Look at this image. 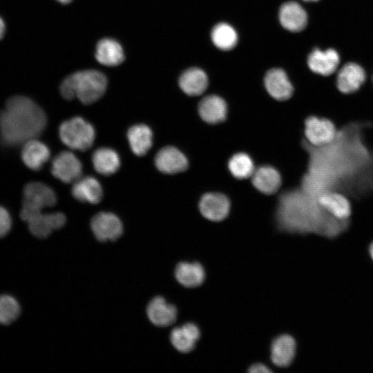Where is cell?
Here are the masks:
<instances>
[{"instance_id":"cell-10","label":"cell","mask_w":373,"mask_h":373,"mask_svg":"<svg viewBox=\"0 0 373 373\" xmlns=\"http://www.w3.org/2000/svg\"><path fill=\"white\" fill-rule=\"evenodd\" d=\"M199 209L204 217L217 222L224 220L227 216L230 203L223 194L209 193L202 197Z\"/></svg>"},{"instance_id":"cell-27","label":"cell","mask_w":373,"mask_h":373,"mask_svg":"<svg viewBox=\"0 0 373 373\" xmlns=\"http://www.w3.org/2000/svg\"><path fill=\"white\" fill-rule=\"evenodd\" d=\"M92 162L95 171L101 175H110L119 168L118 154L109 148H99L92 155Z\"/></svg>"},{"instance_id":"cell-18","label":"cell","mask_w":373,"mask_h":373,"mask_svg":"<svg viewBox=\"0 0 373 373\" xmlns=\"http://www.w3.org/2000/svg\"><path fill=\"white\" fill-rule=\"evenodd\" d=\"M48 147L41 142L32 139L23 144L21 159L30 169L40 170L50 157Z\"/></svg>"},{"instance_id":"cell-9","label":"cell","mask_w":373,"mask_h":373,"mask_svg":"<svg viewBox=\"0 0 373 373\" xmlns=\"http://www.w3.org/2000/svg\"><path fill=\"white\" fill-rule=\"evenodd\" d=\"M157 169L166 174H175L185 171L188 161L184 155L173 146L160 149L155 157Z\"/></svg>"},{"instance_id":"cell-7","label":"cell","mask_w":373,"mask_h":373,"mask_svg":"<svg viewBox=\"0 0 373 373\" xmlns=\"http://www.w3.org/2000/svg\"><path fill=\"white\" fill-rule=\"evenodd\" d=\"M90 227L95 238L101 241L115 240L123 233V226L119 218L114 213L99 212L94 216Z\"/></svg>"},{"instance_id":"cell-34","label":"cell","mask_w":373,"mask_h":373,"mask_svg":"<svg viewBox=\"0 0 373 373\" xmlns=\"http://www.w3.org/2000/svg\"><path fill=\"white\" fill-rule=\"evenodd\" d=\"M369 251H370V255L372 259L373 260V242H372V244L370 246Z\"/></svg>"},{"instance_id":"cell-6","label":"cell","mask_w":373,"mask_h":373,"mask_svg":"<svg viewBox=\"0 0 373 373\" xmlns=\"http://www.w3.org/2000/svg\"><path fill=\"white\" fill-rule=\"evenodd\" d=\"M305 137L314 146H327L336 135L335 125L329 119L311 116L305 120Z\"/></svg>"},{"instance_id":"cell-25","label":"cell","mask_w":373,"mask_h":373,"mask_svg":"<svg viewBox=\"0 0 373 373\" xmlns=\"http://www.w3.org/2000/svg\"><path fill=\"white\" fill-rule=\"evenodd\" d=\"M127 138L132 151L137 156L144 155L153 143V133L145 124L131 126L127 132Z\"/></svg>"},{"instance_id":"cell-35","label":"cell","mask_w":373,"mask_h":373,"mask_svg":"<svg viewBox=\"0 0 373 373\" xmlns=\"http://www.w3.org/2000/svg\"><path fill=\"white\" fill-rule=\"evenodd\" d=\"M57 1H58L59 2L61 3L66 4V3H70L72 0H57Z\"/></svg>"},{"instance_id":"cell-22","label":"cell","mask_w":373,"mask_h":373,"mask_svg":"<svg viewBox=\"0 0 373 373\" xmlns=\"http://www.w3.org/2000/svg\"><path fill=\"white\" fill-rule=\"evenodd\" d=\"M95 58L101 64L115 66L123 62L124 53L119 42L113 39L105 38L97 44Z\"/></svg>"},{"instance_id":"cell-26","label":"cell","mask_w":373,"mask_h":373,"mask_svg":"<svg viewBox=\"0 0 373 373\" xmlns=\"http://www.w3.org/2000/svg\"><path fill=\"white\" fill-rule=\"evenodd\" d=\"M177 280L186 287H195L200 285L204 278L205 272L198 262H180L175 270Z\"/></svg>"},{"instance_id":"cell-13","label":"cell","mask_w":373,"mask_h":373,"mask_svg":"<svg viewBox=\"0 0 373 373\" xmlns=\"http://www.w3.org/2000/svg\"><path fill=\"white\" fill-rule=\"evenodd\" d=\"M340 57L334 49L321 50L314 49L308 56L307 64L312 71L327 76L335 72L338 66Z\"/></svg>"},{"instance_id":"cell-19","label":"cell","mask_w":373,"mask_h":373,"mask_svg":"<svg viewBox=\"0 0 373 373\" xmlns=\"http://www.w3.org/2000/svg\"><path fill=\"white\" fill-rule=\"evenodd\" d=\"M72 195L77 200L90 204L99 203L103 197L101 184L91 176L79 178L72 187Z\"/></svg>"},{"instance_id":"cell-31","label":"cell","mask_w":373,"mask_h":373,"mask_svg":"<svg viewBox=\"0 0 373 373\" xmlns=\"http://www.w3.org/2000/svg\"><path fill=\"white\" fill-rule=\"evenodd\" d=\"M12 218L8 211L0 206V238H4L12 228Z\"/></svg>"},{"instance_id":"cell-5","label":"cell","mask_w":373,"mask_h":373,"mask_svg":"<svg viewBox=\"0 0 373 373\" xmlns=\"http://www.w3.org/2000/svg\"><path fill=\"white\" fill-rule=\"evenodd\" d=\"M30 233L37 238H46L53 231L62 228L66 221L61 212L45 213L42 211L28 216L25 220Z\"/></svg>"},{"instance_id":"cell-2","label":"cell","mask_w":373,"mask_h":373,"mask_svg":"<svg viewBox=\"0 0 373 373\" xmlns=\"http://www.w3.org/2000/svg\"><path fill=\"white\" fill-rule=\"evenodd\" d=\"M107 84V79L102 73L86 70L66 77L60 86V93L66 99L77 97L83 104H90L103 96Z\"/></svg>"},{"instance_id":"cell-17","label":"cell","mask_w":373,"mask_h":373,"mask_svg":"<svg viewBox=\"0 0 373 373\" xmlns=\"http://www.w3.org/2000/svg\"><path fill=\"white\" fill-rule=\"evenodd\" d=\"M147 316L150 321L157 327H167L173 324L177 318V309L169 304L162 297L154 298L148 305Z\"/></svg>"},{"instance_id":"cell-3","label":"cell","mask_w":373,"mask_h":373,"mask_svg":"<svg viewBox=\"0 0 373 373\" xmlns=\"http://www.w3.org/2000/svg\"><path fill=\"white\" fill-rule=\"evenodd\" d=\"M59 137L68 147L82 151L89 149L95 140L93 126L79 117L64 122L59 128Z\"/></svg>"},{"instance_id":"cell-14","label":"cell","mask_w":373,"mask_h":373,"mask_svg":"<svg viewBox=\"0 0 373 373\" xmlns=\"http://www.w3.org/2000/svg\"><path fill=\"white\" fill-rule=\"evenodd\" d=\"M281 25L291 32L303 30L307 23V15L303 8L295 1L283 3L279 10Z\"/></svg>"},{"instance_id":"cell-30","label":"cell","mask_w":373,"mask_h":373,"mask_svg":"<svg viewBox=\"0 0 373 373\" xmlns=\"http://www.w3.org/2000/svg\"><path fill=\"white\" fill-rule=\"evenodd\" d=\"M228 166L231 173L238 179L247 178L251 176L255 171L251 158L244 153L233 155Z\"/></svg>"},{"instance_id":"cell-32","label":"cell","mask_w":373,"mask_h":373,"mask_svg":"<svg viewBox=\"0 0 373 373\" xmlns=\"http://www.w3.org/2000/svg\"><path fill=\"white\" fill-rule=\"evenodd\" d=\"M249 372L250 373H269L271 370L263 364L256 363L249 367Z\"/></svg>"},{"instance_id":"cell-29","label":"cell","mask_w":373,"mask_h":373,"mask_svg":"<svg viewBox=\"0 0 373 373\" xmlns=\"http://www.w3.org/2000/svg\"><path fill=\"white\" fill-rule=\"evenodd\" d=\"M211 39L217 48L228 50L234 48L236 45L238 35L236 30L230 25L220 23L212 29Z\"/></svg>"},{"instance_id":"cell-33","label":"cell","mask_w":373,"mask_h":373,"mask_svg":"<svg viewBox=\"0 0 373 373\" xmlns=\"http://www.w3.org/2000/svg\"><path fill=\"white\" fill-rule=\"evenodd\" d=\"M6 30V26L3 20L0 17V39L3 37Z\"/></svg>"},{"instance_id":"cell-21","label":"cell","mask_w":373,"mask_h":373,"mask_svg":"<svg viewBox=\"0 0 373 373\" xmlns=\"http://www.w3.org/2000/svg\"><path fill=\"white\" fill-rule=\"evenodd\" d=\"M200 335V332L198 326L189 323L173 329L171 333L170 340L178 351L187 353L195 347Z\"/></svg>"},{"instance_id":"cell-11","label":"cell","mask_w":373,"mask_h":373,"mask_svg":"<svg viewBox=\"0 0 373 373\" xmlns=\"http://www.w3.org/2000/svg\"><path fill=\"white\" fill-rule=\"evenodd\" d=\"M318 204L331 216L341 220H346L351 215V204L343 194L327 191L318 198Z\"/></svg>"},{"instance_id":"cell-4","label":"cell","mask_w":373,"mask_h":373,"mask_svg":"<svg viewBox=\"0 0 373 373\" xmlns=\"http://www.w3.org/2000/svg\"><path fill=\"white\" fill-rule=\"evenodd\" d=\"M56 203L57 195L50 186L39 182H29L23 188L20 218L24 221L28 216Z\"/></svg>"},{"instance_id":"cell-23","label":"cell","mask_w":373,"mask_h":373,"mask_svg":"<svg viewBox=\"0 0 373 373\" xmlns=\"http://www.w3.org/2000/svg\"><path fill=\"white\" fill-rule=\"evenodd\" d=\"M252 176L254 186L265 194H273L281 184L278 171L269 166H262L254 171Z\"/></svg>"},{"instance_id":"cell-16","label":"cell","mask_w":373,"mask_h":373,"mask_svg":"<svg viewBox=\"0 0 373 373\" xmlns=\"http://www.w3.org/2000/svg\"><path fill=\"white\" fill-rule=\"evenodd\" d=\"M296 344L294 338L288 334L276 338L271 345V360L280 367L289 366L296 355Z\"/></svg>"},{"instance_id":"cell-15","label":"cell","mask_w":373,"mask_h":373,"mask_svg":"<svg viewBox=\"0 0 373 373\" xmlns=\"http://www.w3.org/2000/svg\"><path fill=\"white\" fill-rule=\"evenodd\" d=\"M265 85L269 95L277 100L289 99L294 91L285 72L280 68H272L267 71Z\"/></svg>"},{"instance_id":"cell-12","label":"cell","mask_w":373,"mask_h":373,"mask_svg":"<svg viewBox=\"0 0 373 373\" xmlns=\"http://www.w3.org/2000/svg\"><path fill=\"white\" fill-rule=\"evenodd\" d=\"M365 81V73L363 68L355 63H347L338 73L336 86L341 93L350 94L358 90Z\"/></svg>"},{"instance_id":"cell-1","label":"cell","mask_w":373,"mask_h":373,"mask_svg":"<svg viewBox=\"0 0 373 373\" xmlns=\"http://www.w3.org/2000/svg\"><path fill=\"white\" fill-rule=\"evenodd\" d=\"M47 117L29 97L13 96L0 111V136L3 144L16 146L36 139L46 128Z\"/></svg>"},{"instance_id":"cell-20","label":"cell","mask_w":373,"mask_h":373,"mask_svg":"<svg viewBox=\"0 0 373 373\" xmlns=\"http://www.w3.org/2000/svg\"><path fill=\"white\" fill-rule=\"evenodd\" d=\"M198 111L202 119L209 124H218L227 117V106L222 98L218 95H209L199 104Z\"/></svg>"},{"instance_id":"cell-36","label":"cell","mask_w":373,"mask_h":373,"mask_svg":"<svg viewBox=\"0 0 373 373\" xmlns=\"http://www.w3.org/2000/svg\"><path fill=\"white\" fill-rule=\"evenodd\" d=\"M304 1H317L318 0H304Z\"/></svg>"},{"instance_id":"cell-8","label":"cell","mask_w":373,"mask_h":373,"mask_svg":"<svg viewBox=\"0 0 373 373\" xmlns=\"http://www.w3.org/2000/svg\"><path fill=\"white\" fill-rule=\"evenodd\" d=\"M51 173L64 183L75 182L82 175V163L73 153L62 151L52 160Z\"/></svg>"},{"instance_id":"cell-28","label":"cell","mask_w":373,"mask_h":373,"mask_svg":"<svg viewBox=\"0 0 373 373\" xmlns=\"http://www.w3.org/2000/svg\"><path fill=\"white\" fill-rule=\"evenodd\" d=\"M21 314V306L14 296L0 294V325H11L19 318Z\"/></svg>"},{"instance_id":"cell-24","label":"cell","mask_w":373,"mask_h":373,"mask_svg":"<svg viewBox=\"0 0 373 373\" xmlns=\"http://www.w3.org/2000/svg\"><path fill=\"white\" fill-rule=\"evenodd\" d=\"M208 79L205 73L198 68H191L184 71L179 78L180 88L187 95H201L206 90Z\"/></svg>"}]
</instances>
